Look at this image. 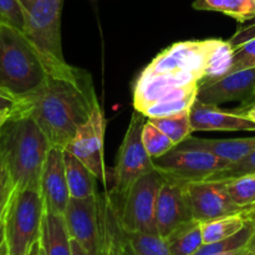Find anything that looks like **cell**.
I'll return each instance as SVG.
<instances>
[{"label": "cell", "mask_w": 255, "mask_h": 255, "mask_svg": "<svg viewBox=\"0 0 255 255\" xmlns=\"http://www.w3.org/2000/svg\"><path fill=\"white\" fill-rule=\"evenodd\" d=\"M99 106L90 72L67 64L52 71L40 89L19 100L15 111L31 117L52 146L65 148Z\"/></svg>", "instance_id": "1"}, {"label": "cell", "mask_w": 255, "mask_h": 255, "mask_svg": "<svg viewBox=\"0 0 255 255\" xmlns=\"http://www.w3.org/2000/svg\"><path fill=\"white\" fill-rule=\"evenodd\" d=\"M51 148L39 125L15 110L0 128V164L17 189L40 191L42 168Z\"/></svg>", "instance_id": "2"}, {"label": "cell", "mask_w": 255, "mask_h": 255, "mask_svg": "<svg viewBox=\"0 0 255 255\" xmlns=\"http://www.w3.org/2000/svg\"><path fill=\"white\" fill-rule=\"evenodd\" d=\"M51 70L26 35L0 24V92L24 99L42 86Z\"/></svg>", "instance_id": "3"}, {"label": "cell", "mask_w": 255, "mask_h": 255, "mask_svg": "<svg viewBox=\"0 0 255 255\" xmlns=\"http://www.w3.org/2000/svg\"><path fill=\"white\" fill-rule=\"evenodd\" d=\"M45 204L37 189L12 191L2 216L7 255H26L40 241Z\"/></svg>", "instance_id": "4"}, {"label": "cell", "mask_w": 255, "mask_h": 255, "mask_svg": "<svg viewBox=\"0 0 255 255\" xmlns=\"http://www.w3.org/2000/svg\"><path fill=\"white\" fill-rule=\"evenodd\" d=\"M62 6L64 0H32L24 5V34L41 54L51 72L69 64L62 54Z\"/></svg>", "instance_id": "5"}, {"label": "cell", "mask_w": 255, "mask_h": 255, "mask_svg": "<svg viewBox=\"0 0 255 255\" xmlns=\"http://www.w3.org/2000/svg\"><path fill=\"white\" fill-rule=\"evenodd\" d=\"M146 122L147 117L134 110L120 146L112 174L114 188L111 192L120 199L126 196L129 188L141 177L154 169L153 158L146 151L142 141V131Z\"/></svg>", "instance_id": "6"}, {"label": "cell", "mask_w": 255, "mask_h": 255, "mask_svg": "<svg viewBox=\"0 0 255 255\" xmlns=\"http://www.w3.org/2000/svg\"><path fill=\"white\" fill-rule=\"evenodd\" d=\"M166 179L156 169L144 174L129 188L124 198L116 201L121 227L127 232L158 234L156 226V207L158 193Z\"/></svg>", "instance_id": "7"}, {"label": "cell", "mask_w": 255, "mask_h": 255, "mask_svg": "<svg viewBox=\"0 0 255 255\" xmlns=\"http://www.w3.org/2000/svg\"><path fill=\"white\" fill-rule=\"evenodd\" d=\"M153 164L166 181L187 184L208 179L231 163L212 152L179 143L162 157L153 159Z\"/></svg>", "instance_id": "8"}, {"label": "cell", "mask_w": 255, "mask_h": 255, "mask_svg": "<svg viewBox=\"0 0 255 255\" xmlns=\"http://www.w3.org/2000/svg\"><path fill=\"white\" fill-rule=\"evenodd\" d=\"M202 77L193 72L143 74L137 77L133 87L134 110L143 112L151 105L197 95Z\"/></svg>", "instance_id": "9"}, {"label": "cell", "mask_w": 255, "mask_h": 255, "mask_svg": "<svg viewBox=\"0 0 255 255\" xmlns=\"http://www.w3.org/2000/svg\"><path fill=\"white\" fill-rule=\"evenodd\" d=\"M105 131L106 119L101 106H99L89 120L77 128L75 136L64 149L80 159L96 176L99 182L107 186L109 172L105 164Z\"/></svg>", "instance_id": "10"}, {"label": "cell", "mask_w": 255, "mask_h": 255, "mask_svg": "<svg viewBox=\"0 0 255 255\" xmlns=\"http://www.w3.org/2000/svg\"><path fill=\"white\" fill-rule=\"evenodd\" d=\"M184 192L193 218L201 223L246 212L234 203L224 182L209 179L189 182L184 184Z\"/></svg>", "instance_id": "11"}, {"label": "cell", "mask_w": 255, "mask_h": 255, "mask_svg": "<svg viewBox=\"0 0 255 255\" xmlns=\"http://www.w3.org/2000/svg\"><path fill=\"white\" fill-rule=\"evenodd\" d=\"M214 42L216 39L176 42L159 52L142 72L143 74L193 72L199 75L203 81L207 57Z\"/></svg>", "instance_id": "12"}, {"label": "cell", "mask_w": 255, "mask_h": 255, "mask_svg": "<svg viewBox=\"0 0 255 255\" xmlns=\"http://www.w3.org/2000/svg\"><path fill=\"white\" fill-rule=\"evenodd\" d=\"M64 218L70 238L79 242L87 254L105 255L97 216V194L85 199L70 198Z\"/></svg>", "instance_id": "13"}, {"label": "cell", "mask_w": 255, "mask_h": 255, "mask_svg": "<svg viewBox=\"0 0 255 255\" xmlns=\"http://www.w3.org/2000/svg\"><path fill=\"white\" fill-rule=\"evenodd\" d=\"M254 94L255 67H251L201 84L197 92V100L217 106L232 101H241L244 105L253 101Z\"/></svg>", "instance_id": "14"}, {"label": "cell", "mask_w": 255, "mask_h": 255, "mask_svg": "<svg viewBox=\"0 0 255 255\" xmlns=\"http://www.w3.org/2000/svg\"><path fill=\"white\" fill-rule=\"evenodd\" d=\"M194 221L184 192V184L164 181L156 207L157 232L163 239L176 229Z\"/></svg>", "instance_id": "15"}, {"label": "cell", "mask_w": 255, "mask_h": 255, "mask_svg": "<svg viewBox=\"0 0 255 255\" xmlns=\"http://www.w3.org/2000/svg\"><path fill=\"white\" fill-rule=\"evenodd\" d=\"M40 193L44 199L45 211L64 214L70 198L65 172L64 148L52 146L42 168L40 178Z\"/></svg>", "instance_id": "16"}, {"label": "cell", "mask_w": 255, "mask_h": 255, "mask_svg": "<svg viewBox=\"0 0 255 255\" xmlns=\"http://www.w3.org/2000/svg\"><path fill=\"white\" fill-rule=\"evenodd\" d=\"M192 129L194 131H248L255 132V121L233 110L226 111L217 105L196 101L189 110Z\"/></svg>", "instance_id": "17"}, {"label": "cell", "mask_w": 255, "mask_h": 255, "mask_svg": "<svg viewBox=\"0 0 255 255\" xmlns=\"http://www.w3.org/2000/svg\"><path fill=\"white\" fill-rule=\"evenodd\" d=\"M182 143L212 152L216 156L228 161L231 164L241 161L244 157L248 156L249 153L255 151V137L232 139H209L197 138V137L191 136Z\"/></svg>", "instance_id": "18"}, {"label": "cell", "mask_w": 255, "mask_h": 255, "mask_svg": "<svg viewBox=\"0 0 255 255\" xmlns=\"http://www.w3.org/2000/svg\"><path fill=\"white\" fill-rule=\"evenodd\" d=\"M40 246L45 255H72L71 238L67 232L64 214L45 211Z\"/></svg>", "instance_id": "19"}, {"label": "cell", "mask_w": 255, "mask_h": 255, "mask_svg": "<svg viewBox=\"0 0 255 255\" xmlns=\"http://www.w3.org/2000/svg\"><path fill=\"white\" fill-rule=\"evenodd\" d=\"M65 172L71 198L85 199L97 194V182L94 173L77 159L74 154L64 149Z\"/></svg>", "instance_id": "20"}, {"label": "cell", "mask_w": 255, "mask_h": 255, "mask_svg": "<svg viewBox=\"0 0 255 255\" xmlns=\"http://www.w3.org/2000/svg\"><path fill=\"white\" fill-rule=\"evenodd\" d=\"M164 241L171 255H193L204 244L202 223L194 219L176 229Z\"/></svg>", "instance_id": "21"}, {"label": "cell", "mask_w": 255, "mask_h": 255, "mask_svg": "<svg viewBox=\"0 0 255 255\" xmlns=\"http://www.w3.org/2000/svg\"><path fill=\"white\" fill-rule=\"evenodd\" d=\"M121 243L134 255H171L166 241L159 234L127 232L121 227Z\"/></svg>", "instance_id": "22"}, {"label": "cell", "mask_w": 255, "mask_h": 255, "mask_svg": "<svg viewBox=\"0 0 255 255\" xmlns=\"http://www.w3.org/2000/svg\"><path fill=\"white\" fill-rule=\"evenodd\" d=\"M234 47L229 41L216 39L213 47L209 52L204 67V79L202 84L211 80H217L229 74L233 62Z\"/></svg>", "instance_id": "23"}, {"label": "cell", "mask_w": 255, "mask_h": 255, "mask_svg": "<svg viewBox=\"0 0 255 255\" xmlns=\"http://www.w3.org/2000/svg\"><path fill=\"white\" fill-rule=\"evenodd\" d=\"M247 219L243 213L233 214V216L222 217L202 223V234H203L204 243H213V242L223 241L238 233L247 224Z\"/></svg>", "instance_id": "24"}, {"label": "cell", "mask_w": 255, "mask_h": 255, "mask_svg": "<svg viewBox=\"0 0 255 255\" xmlns=\"http://www.w3.org/2000/svg\"><path fill=\"white\" fill-rule=\"evenodd\" d=\"M189 110L182 111L179 114L171 115V116L148 119V121L152 122L156 127H158L163 133H166L177 146V144L186 141L188 137H191L192 132H193L191 117H189Z\"/></svg>", "instance_id": "25"}, {"label": "cell", "mask_w": 255, "mask_h": 255, "mask_svg": "<svg viewBox=\"0 0 255 255\" xmlns=\"http://www.w3.org/2000/svg\"><path fill=\"white\" fill-rule=\"evenodd\" d=\"M255 231V222L248 221L243 229L238 232L234 236L229 237V238L223 239V241L213 242V243H204L198 251L193 255H211L217 253H223V252L234 251V249L247 248L249 239L253 236Z\"/></svg>", "instance_id": "26"}, {"label": "cell", "mask_w": 255, "mask_h": 255, "mask_svg": "<svg viewBox=\"0 0 255 255\" xmlns=\"http://www.w3.org/2000/svg\"><path fill=\"white\" fill-rule=\"evenodd\" d=\"M224 184L234 203L246 211L255 207V174L224 181Z\"/></svg>", "instance_id": "27"}, {"label": "cell", "mask_w": 255, "mask_h": 255, "mask_svg": "<svg viewBox=\"0 0 255 255\" xmlns=\"http://www.w3.org/2000/svg\"><path fill=\"white\" fill-rule=\"evenodd\" d=\"M142 141H143L146 151L153 159L159 158L176 146L172 139L166 133H163L158 127L149 122L148 119L144 124L143 131H142Z\"/></svg>", "instance_id": "28"}, {"label": "cell", "mask_w": 255, "mask_h": 255, "mask_svg": "<svg viewBox=\"0 0 255 255\" xmlns=\"http://www.w3.org/2000/svg\"><path fill=\"white\" fill-rule=\"evenodd\" d=\"M196 100L197 95H191V96L182 97V99L157 102V104H153L149 107H147L142 114H143L147 119L171 116V115L179 114V112L189 110Z\"/></svg>", "instance_id": "29"}, {"label": "cell", "mask_w": 255, "mask_h": 255, "mask_svg": "<svg viewBox=\"0 0 255 255\" xmlns=\"http://www.w3.org/2000/svg\"><path fill=\"white\" fill-rule=\"evenodd\" d=\"M255 174V151L249 153L248 156L244 157L241 161L236 162V163L229 164L226 168L221 169L213 176L209 177V181H229V179L238 178V177L243 176H251Z\"/></svg>", "instance_id": "30"}, {"label": "cell", "mask_w": 255, "mask_h": 255, "mask_svg": "<svg viewBox=\"0 0 255 255\" xmlns=\"http://www.w3.org/2000/svg\"><path fill=\"white\" fill-rule=\"evenodd\" d=\"M0 24L9 25L24 32L25 7L21 0H0Z\"/></svg>", "instance_id": "31"}, {"label": "cell", "mask_w": 255, "mask_h": 255, "mask_svg": "<svg viewBox=\"0 0 255 255\" xmlns=\"http://www.w3.org/2000/svg\"><path fill=\"white\" fill-rule=\"evenodd\" d=\"M221 12L244 24L255 19V0H223Z\"/></svg>", "instance_id": "32"}, {"label": "cell", "mask_w": 255, "mask_h": 255, "mask_svg": "<svg viewBox=\"0 0 255 255\" xmlns=\"http://www.w3.org/2000/svg\"><path fill=\"white\" fill-rule=\"evenodd\" d=\"M255 67V37L247 40L243 44L234 47L233 62H232L231 72L243 69Z\"/></svg>", "instance_id": "33"}, {"label": "cell", "mask_w": 255, "mask_h": 255, "mask_svg": "<svg viewBox=\"0 0 255 255\" xmlns=\"http://www.w3.org/2000/svg\"><path fill=\"white\" fill-rule=\"evenodd\" d=\"M15 187L12 184L11 179H10L9 174L6 173V171L0 164V219L4 216L5 209H6V206L9 203V199Z\"/></svg>", "instance_id": "34"}, {"label": "cell", "mask_w": 255, "mask_h": 255, "mask_svg": "<svg viewBox=\"0 0 255 255\" xmlns=\"http://www.w3.org/2000/svg\"><path fill=\"white\" fill-rule=\"evenodd\" d=\"M17 106V100H15L14 97L9 96L6 94H2L0 92V116L4 114H9L12 112Z\"/></svg>", "instance_id": "35"}, {"label": "cell", "mask_w": 255, "mask_h": 255, "mask_svg": "<svg viewBox=\"0 0 255 255\" xmlns=\"http://www.w3.org/2000/svg\"><path fill=\"white\" fill-rule=\"evenodd\" d=\"M233 111L237 112V114L244 115V116L249 117V119L255 121V101L249 102V104L242 105L241 107H238V109H234Z\"/></svg>", "instance_id": "36"}, {"label": "cell", "mask_w": 255, "mask_h": 255, "mask_svg": "<svg viewBox=\"0 0 255 255\" xmlns=\"http://www.w3.org/2000/svg\"><path fill=\"white\" fill-rule=\"evenodd\" d=\"M7 254L6 243H5V231H4V222L2 218L0 219V255Z\"/></svg>", "instance_id": "37"}, {"label": "cell", "mask_w": 255, "mask_h": 255, "mask_svg": "<svg viewBox=\"0 0 255 255\" xmlns=\"http://www.w3.org/2000/svg\"><path fill=\"white\" fill-rule=\"evenodd\" d=\"M71 249H72V255H89L87 252L85 251L84 247L79 243L77 241L71 238Z\"/></svg>", "instance_id": "38"}, {"label": "cell", "mask_w": 255, "mask_h": 255, "mask_svg": "<svg viewBox=\"0 0 255 255\" xmlns=\"http://www.w3.org/2000/svg\"><path fill=\"white\" fill-rule=\"evenodd\" d=\"M248 249L247 248H241V249H234V251H228L223 252V253H217V254H211V255H246Z\"/></svg>", "instance_id": "39"}, {"label": "cell", "mask_w": 255, "mask_h": 255, "mask_svg": "<svg viewBox=\"0 0 255 255\" xmlns=\"http://www.w3.org/2000/svg\"><path fill=\"white\" fill-rule=\"evenodd\" d=\"M26 255H40V241L32 244Z\"/></svg>", "instance_id": "40"}, {"label": "cell", "mask_w": 255, "mask_h": 255, "mask_svg": "<svg viewBox=\"0 0 255 255\" xmlns=\"http://www.w3.org/2000/svg\"><path fill=\"white\" fill-rule=\"evenodd\" d=\"M244 218L247 219V221H254L255 222V207H253V208L248 209V211H246L243 213Z\"/></svg>", "instance_id": "41"}, {"label": "cell", "mask_w": 255, "mask_h": 255, "mask_svg": "<svg viewBox=\"0 0 255 255\" xmlns=\"http://www.w3.org/2000/svg\"><path fill=\"white\" fill-rule=\"evenodd\" d=\"M247 249H248L249 252H253V253H255V231L253 236H252L251 239H249L248 244H247Z\"/></svg>", "instance_id": "42"}, {"label": "cell", "mask_w": 255, "mask_h": 255, "mask_svg": "<svg viewBox=\"0 0 255 255\" xmlns=\"http://www.w3.org/2000/svg\"><path fill=\"white\" fill-rule=\"evenodd\" d=\"M12 112H14V111H12ZM12 112H9V114H4V115H1V116H0V128H1L2 125H4L5 122L7 121V119H9V117L11 116Z\"/></svg>", "instance_id": "43"}, {"label": "cell", "mask_w": 255, "mask_h": 255, "mask_svg": "<svg viewBox=\"0 0 255 255\" xmlns=\"http://www.w3.org/2000/svg\"><path fill=\"white\" fill-rule=\"evenodd\" d=\"M119 255H134V254H132L131 252H128L127 249H125L124 247H121V251H120Z\"/></svg>", "instance_id": "44"}, {"label": "cell", "mask_w": 255, "mask_h": 255, "mask_svg": "<svg viewBox=\"0 0 255 255\" xmlns=\"http://www.w3.org/2000/svg\"><path fill=\"white\" fill-rule=\"evenodd\" d=\"M30 1H32V0H21V2H22V5H25V4H27V2H30Z\"/></svg>", "instance_id": "45"}, {"label": "cell", "mask_w": 255, "mask_h": 255, "mask_svg": "<svg viewBox=\"0 0 255 255\" xmlns=\"http://www.w3.org/2000/svg\"><path fill=\"white\" fill-rule=\"evenodd\" d=\"M246 255H255V253H253V252H247V253H246Z\"/></svg>", "instance_id": "46"}, {"label": "cell", "mask_w": 255, "mask_h": 255, "mask_svg": "<svg viewBox=\"0 0 255 255\" xmlns=\"http://www.w3.org/2000/svg\"><path fill=\"white\" fill-rule=\"evenodd\" d=\"M40 255H45L44 251H42V249H41V246H40Z\"/></svg>", "instance_id": "47"}, {"label": "cell", "mask_w": 255, "mask_h": 255, "mask_svg": "<svg viewBox=\"0 0 255 255\" xmlns=\"http://www.w3.org/2000/svg\"><path fill=\"white\" fill-rule=\"evenodd\" d=\"M253 101H255V94H254V99H253ZM253 101H252V102H253Z\"/></svg>", "instance_id": "48"}, {"label": "cell", "mask_w": 255, "mask_h": 255, "mask_svg": "<svg viewBox=\"0 0 255 255\" xmlns=\"http://www.w3.org/2000/svg\"><path fill=\"white\" fill-rule=\"evenodd\" d=\"M5 255H7V254H5Z\"/></svg>", "instance_id": "49"}]
</instances>
